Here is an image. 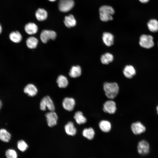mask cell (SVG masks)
<instances>
[{"mask_svg":"<svg viewBox=\"0 0 158 158\" xmlns=\"http://www.w3.org/2000/svg\"><path fill=\"white\" fill-rule=\"evenodd\" d=\"M2 27L1 25L0 24V34H1L2 32Z\"/></svg>","mask_w":158,"mask_h":158,"instance_id":"1f68e13d","label":"cell"},{"mask_svg":"<svg viewBox=\"0 0 158 158\" xmlns=\"http://www.w3.org/2000/svg\"><path fill=\"white\" fill-rule=\"evenodd\" d=\"M149 30L152 32L158 31V21L156 19L150 20L147 23Z\"/></svg>","mask_w":158,"mask_h":158,"instance_id":"4316f807","label":"cell"},{"mask_svg":"<svg viewBox=\"0 0 158 158\" xmlns=\"http://www.w3.org/2000/svg\"><path fill=\"white\" fill-rule=\"evenodd\" d=\"M74 118L76 122L78 124H83L87 122L86 118L80 111L76 112L74 116Z\"/></svg>","mask_w":158,"mask_h":158,"instance_id":"7402d4cb","label":"cell"},{"mask_svg":"<svg viewBox=\"0 0 158 158\" xmlns=\"http://www.w3.org/2000/svg\"><path fill=\"white\" fill-rule=\"evenodd\" d=\"M84 137L89 140H92L94 138L95 132L94 130L92 128L84 129L82 132Z\"/></svg>","mask_w":158,"mask_h":158,"instance_id":"484cf974","label":"cell"},{"mask_svg":"<svg viewBox=\"0 0 158 158\" xmlns=\"http://www.w3.org/2000/svg\"><path fill=\"white\" fill-rule=\"evenodd\" d=\"M40 108L42 111H45L47 108L50 111H54V105L51 98L48 96L44 97L40 103Z\"/></svg>","mask_w":158,"mask_h":158,"instance_id":"3957f363","label":"cell"},{"mask_svg":"<svg viewBox=\"0 0 158 158\" xmlns=\"http://www.w3.org/2000/svg\"><path fill=\"white\" fill-rule=\"evenodd\" d=\"M2 106V103L1 102L0 100V109L1 108Z\"/></svg>","mask_w":158,"mask_h":158,"instance_id":"d6a6232c","label":"cell"},{"mask_svg":"<svg viewBox=\"0 0 158 158\" xmlns=\"http://www.w3.org/2000/svg\"><path fill=\"white\" fill-rule=\"evenodd\" d=\"M103 109L106 113L111 114H114L116 110V104L112 100L106 101L104 104Z\"/></svg>","mask_w":158,"mask_h":158,"instance_id":"ba28073f","label":"cell"},{"mask_svg":"<svg viewBox=\"0 0 158 158\" xmlns=\"http://www.w3.org/2000/svg\"><path fill=\"white\" fill-rule=\"evenodd\" d=\"M64 23L65 26L68 28L73 27L76 24V20L72 14L65 17Z\"/></svg>","mask_w":158,"mask_h":158,"instance_id":"e0dca14e","label":"cell"},{"mask_svg":"<svg viewBox=\"0 0 158 158\" xmlns=\"http://www.w3.org/2000/svg\"><path fill=\"white\" fill-rule=\"evenodd\" d=\"M56 36V32L53 30H43L40 35V38L44 43H46L50 40H54Z\"/></svg>","mask_w":158,"mask_h":158,"instance_id":"8992f818","label":"cell"},{"mask_svg":"<svg viewBox=\"0 0 158 158\" xmlns=\"http://www.w3.org/2000/svg\"><path fill=\"white\" fill-rule=\"evenodd\" d=\"M114 13V9L109 6L104 5L99 9L100 18L103 21L107 22L112 20L113 19L112 15Z\"/></svg>","mask_w":158,"mask_h":158,"instance_id":"7a4b0ae2","label":"cell"},{"mask_svg":"<svg viewBox=\"0 0 158 158\" xmlns=\"http://www.w3.org/2000/svg\"><path fill=\"white\" fill-rule=\"evenodd\" d=\"M156 109H157V114H158V105Z\"/></svg>","mask_w":158,"mask_h":158,"instance_id":"836d02e7","label":"cell"},{"mask_svg":"<svg viewBox=\"0 0 158 158\" xmlns=\"http://www.w3.org/2000/svg\"><path fill=\"white\" fill-rule=\"evenodd\" d=\"M140 2L141 3H147L149 1V0H139Z\"/></svg>","mask_w":158,"mask_h":158,"instance_id":"4dcf8cb0","label":"cell"},{"mask_svg":"<svg viewBox=\"0 0 158 158\" xmlns=\"http://www.w3.org/2000/svg\"><path fill=\"white\" fill-rule=\"evenodd\" d=\"M131 128L133 133L136 135L141 134L146 130L145 127L139 121L133 123L131 125Z\"/></svg>","mask_w":158,"mask_h":158,"instance_id":"30bf717a","label":"cell"},{"mask_svg":"<svg viewBox=\"0 0 158 158\" xmlns=\"http://www.w3.org/2000/svg\"><path fill=\"white\" fill-rule=\"evenodd\" d=\"M137 149L138 152L139 154L142 155L147 154L150 152V145L147 141L141 140L138 144Z\"/></svg>","mask_w":158,"mask_h":158,"instance_id":"52a82bcc","label":"cell"},{"mask_svg":"<svg viewBox=\"0 0 158 158\" xmlns=\"http://www.w3.org/2000/svg\"><path fill=\"white\" fill-rule=\"evenodd\" d=\"M81 74V69L79 66H72L69 72L70 76L73 78H76L79 77Z\"/></svg>","mask_w":158,"mask_h":158,"instance_id":"ac0fdd59","label":"cell"},{"mask_svg":"<svg viewBox=\"0 0 158 158\" xmlns=\"http://www.w3.org/2000/svg\"><path fill=\"white\" fill-rule=\"evenodd\" d=\"M9 37L12 42L16 43L20 42L22 39L21 34L17 31L11 32L9 35Z\"/></svg>","mask_w":158,"mask_h":158,"instance_id":"cb8c5ba5","label":"cell"},{"mask_svg":"<svg viewBox=\"0 0 158 158\" xmlns=\"http://www.w3.org/2000/svg\"><path fill=\"white\" fill-rule=\"evenodd\" d=\"M103 89L106 96L110 99H113L116 97L119 91V87L115 82L104 83Z\"/></svg>","mask_w":158,"mask_h":158,"instance_id":"6da1fadb","label":"cell"},{"mask_svg":"<svg viewBox=\"0 0 158 158\" xmlns=\"http://www.w3.org/2000/svg\"><path fill=\"white\" fill-rule=\"evenodd\" d=\"M124 76L127 78H132L136 73V71L134 67L131 65H127L125 66L123 71Z\"/></svg>","mask_w":158,"mask_h":158,"instance_id":"9a60e30c","label":"cell"},{"mask_svg":"<svg viewBox=\"0 0 158 158\" xmlns=\"http://www.w3.org/2000/svg\"><path fill=\"white\" fill-rule=\"evenodd\" d=\"M102 39L104 44L107 46H111L114 44V36L110 32H104L102 35Z\"/></svg>","mask_w":158,"mask_h":158,"instance_id":"7c38bea8","label":"cell"},{"mask_svg":"<svg viewBox=\"0 0 158 158\" xmlns=\"http://www.w3.org/2000/svg\"><path fill=\"white\" fill-rule=\"evenodd\" d=\"M35 15L37 20L40 21L46 20L48 16L47 11L44 9L41 8H39L37 10Z\"/></svg>","mask_w":158,"mask_h":158,"instance_id":"d6986e66","label":"cell"},{"mask_svg":"<svg viewBox=\"0 0 158 158\" xmlns=\"http://www.w3.org/2000/svg\"><path fill=\"white\" fill-rule=\"evenodd\" d=\"M49 0L50 1L53 2L55 1L56 0Z\"/></svg>","mask_w":158,"mask_h":158,"instance_id":"e575fe53","label":"cell"},{"mask_svg":"<svg viewBox=\"0 0 158 158\" xmlns=\"http://www.w3.org/2000/svg\"><path fill=\"white\" fill-rule=\"evenodd\" d=\"M38 41L37 38L34 37H30L26 40V43L27 47L30 49H34L37 47Z\"/></svg>","mask_w":158,"mask_h":158,"instance_id":"603a6c76","label":"cell"},{"mask_svg":"<svg viewBox=\"0 0 158 158\" xmlns=\"http://www.w3.org/2000/svg\"><path fill=\"white\" fill-rule=\"evenodd\" d=\"M17 147L21 152L25 151L28 148V146L26 143L23 140H20L17 142Z\"/></svg>","mask_w":158,"mask_h":158,"instance_id":"f1b7e54d","label":"cell"},{"mask_svg":"<svg viewBox=\"0 0 158 158\" xmlns=\"http://www.w3.org/2000/svg\"><path fill=\"white\" fill-rule=\"evenodd\" d=\"M56 82L58 86L61 88L66 87L68 84L67 78L66 76L62 75H59L58 77Z\"/></svg>","mask_w":158,"mask_h":158,"instance_id":"44dd1931","label":"cell"},{"mask_svg":"<svg viewBox=\"0 0 158 158\" xmlns=\"http://www.w3.org/2000/svg\"><path fill=\"white\" fill-rule=\"evenodd\" d=\"M114 56L112 54L109 53H106L101 56L100 60L102 63L104 64H107L113 61Z\"/></svg>","mask_w":158,"mask_h":158,"instance_id":"83f0119b","label":"cell"},{"mask_svg":"<svg viewBox=\"0 0 158 158\" xmlns=\"http://www.w3.org/2000/svg\"><path fill=\"white\" fill-rule=\"evenodd\" d=\"M62 104L65 109L68 111H71L74 109L75 101L72 98L66 97L63 99Z\"/></svg>","mask_w":158,"mask_h":158,"instance_id":"8fae6325","label":"cell"},{"mask_svg":"<svg viewBox=\"0 0 158 158\" xmlns=\"http://www.w3.org/2000/svg\"><path fill=\"white\" fill-rule=\"evenodd\" d=\"M74 4L73 0H60L58 4L59 8L62 12H67L72 9Z\"/></svg>","mask_w":158,"mask_h":158,"instance_id":"5b68a950","label":"cell"},{"mask_svg":"<svg viewBox=\"0 0 158 158\" xmlns=\"http://www.w3.org/2000/svg\"><path fill=\"white\" fill-rule=\"evenodd\" d=\"M99 127L101 131L107 133L111 130V124L109 121L102 120L99 122Z\"/></svg>","mask_w":158,"mask_h":158,"instance_id":"ffe728a7","label":"cell"},{"mask_svg":"<svg viewBox=\"0 0 158 158\" xmlns=\"http://www.w3.org/2000/svg\"><path fill=\"white\" fill-rule=\"evenodd\" d=\"M153 37L150 35H143L140 38L139 44L144 48L150 49L154 45Z\"/></svg>","mask_w":158,"mask_h":158,"instance_id":"277c9868","label":"cell"},{"mask_svg":"<svg viewBox=\"0 0 158 158\" xmlns=\"http://www.w3.org/2000/svg\"><path fill=\"white\" fill-rule=\"evenodd\" d=\"M6 158H17L18 154L14 150L10 149L7 150L5 152Z\"/></svg>","mask_w":158,"mask_h":158,"instance_id":"f546056e","label":"cell"},{"mask_svg":"<svg viewBox=\"0 0 158 158\" xmlns=\"http://www.w3.org/2000/svg\"><path fill=\"white\" fill-rule=\"evenodd\" d=\"M25 32L28 34L32 35L36 34L38 31V27L34 23H29L25 26Z\"/></svg>","mask_w":158,"mask_h":158,"instance_id":"5bb4252c","label":"cell"},{"mask_svg":"<svg viewBox=\"0 0 158 158\" xmlns=\"http://www.w3.org/2000/svg\"><path fill=\"white\" fill-rule=\"evenodd\" d=\"M48 126L52 127L57 124L58 116L56 114L54 111H50L45 114Z\"/></svg>","mask_w":158,"mask_h":158,"instance_id":"9c48e42d","label":"cell"},{"mask_svg":"<svg viewBox=\"0 0 158 158\" xmlns=\"http://www.w3.org/2000/svg\"><path fill=\"white\" fill-rule=\"evenodd\" d=\"M11 135L5 129H0V140L5 142H8L10 140Z\"/></svg>","mask_w":158,"mask_h":158,"instance_id":"d4e9b609","label":"cell"},{"mask_svg":"<svg viewBox=\"0 0 158 158\" xmlns=\"http://www.w3.org/2000/svg\"><path fill=\"white\" fill-rule=\"evenodd\" d=\"M64 128L66 133L68 135L74 136L76 134V129L72 121L68 122L65 125Z\"/></svg>","mask_w":158,"mask_h":158,"instance_id":"2e32d148","label":"cell"},{"mask_svg":"<svg viewBox=\"0 0 158 158\" xmlns=\"http://www.w3.org/2000/svg\"><path fill=\"white\" fill-rule=\"evenodd\" d=\"M24 92L29 96L33 97L36 95L38 90L35 85L33 84H29L25 87Z\"/></svg>","mask_w":158,"mask_h":158,"instance_id":"4fadbf2b","label":"cell"}]
</instances>
